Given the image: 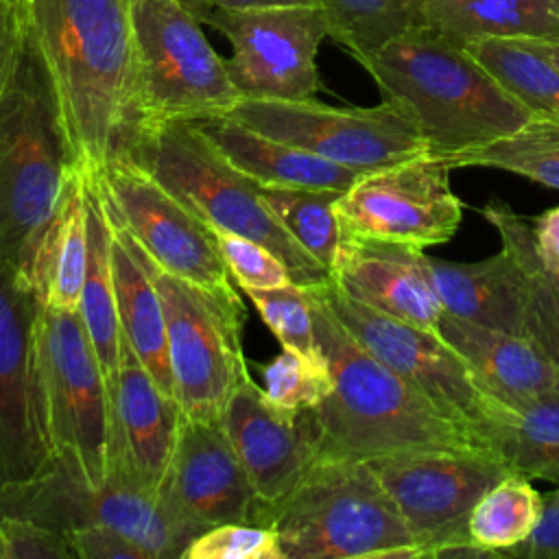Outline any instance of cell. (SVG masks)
Segmentation results:
<instances>
[{"label":"cell","mask_w":559,"mask_h":559,"mask_svg":"<svg viewBox=\"0 0 559 559\" xmlns=\"http://www.w3.org/2000/svg\"><path fill=\"white\" fill-rule=\"evenodd\" d=\"M74 166L96 173L142 127L131 0H20Z\"/></svg>","instance_id":"cell-1"},{"label":"cell","mask_w":559,"mask_h":559,"mask_svg":"<svg viewBox=\"0 0 559 559\" xmlns=\"http://www.w3.org/2000/svg\"><path fill=\"white\" fill-rule=\"evenodd\" d=\"M306 290L314 310L317 343L332 373L330 395L310 411L319 456L373 461L428 450H489L472 428L369 354L328 306Z\"/></svg>","instance_id":"cell-2"},{"label":"cell","mask_w":559,"mask_h":559,"mask_svg":"<svg viewBox=\"0 0 559 559\" xmlns=\"http://www.w3.org/2000/svg\"><path fill=\"white\" fill-rule=\"evenodd\" d=\"M432 155L489 144L533 114L459 41L421 24L358 59Z\"/></svg>","instance_id":"cell-3"},{"label":"cell","mask_w":559,"mask_h":559,"mask_svg":"<svg viewBox=\"0 0 559 559\" xmlns=\"http://www.w3.org/2000/svg\"><path fill=\"white\" fill-rule=\"evenodd\" d=\"M255 524L277 533L282 559H417L413 535L369 461L314 456Z\"/></svg>","instance_id":"cell-4"},{"label":"cell","mask_w":559,"mask_h":559,"mask_svg":"<svg viewBox=\"0 0 559 559\" xmlns=\"http://www.w3.org/2000/svg\"><path fill=\"white\" fill-rule=\"evenodd\" d=\"M72 166L50 74L24 13L0 111V255L24 277Z\"/></svg>","instance_id":"cell-5"},{"label":"cell","mask_w":559,"mask_h":559,"mask_svg":"<svg viewBox=\"0 0 559 559\" xmlns=\"http://www.w3.org/2000/svg\"><path fill=\"white\" fill-rule=\"evenodd\" d=\"M120 157L153 175L210 229H227L266 245L282 258L293 284L310 288L332 280L277 221L262 186L227 162L194 122L146 124Z\"/></svg>","instance_id":"cell-6"},{"label":"cell","mask_w":559,"mask_h":559,"mask_svg":"<svg viewBox=\"0 0 559 559\" xmlns=\"http://www.w3.org/2000/svg\"><path fill=\"white\" fill-rule=\"evenodd\" d=\"M201 24L188 0H131L142 127L227 116L240 100Z\"/></svg>","instance_id":"cell-7"},{"label":"cell","mask_w":559,"mask_h":559,"mask_svg":"<svg viewBox=\"0 0 559 559\" xmlns=\"http://www.w3.org/2000/svg\"><path fill=\"white\" fill-rule=\"evenodd\" d=\"M124 234L151 273L164 306L173 397L186 417L218 421L231 389L249 373L242 352V299L238 293H216L168 273L127 229Z\"/></svg>","instance_id":"cell-8"},{"label":"cell","mask_w":559,"mask_h":559,"mask_svg":"<svg viewBox=\"0 0 559 559\" xmlns=\"http://www.w3.org/2000/svg\"><path fill=\"white\" fill-rule=\"evenodd\" d=\"M310 290L380 362L472 428L493 450L511 406L493 395L472 367L437 334L397 321L345 293L334 280Z\"/></svg>","instance_id":"cell-9"},{"label":"cell","mask_w":559,"mask_h":559,"mask_svg":"<svg viewBox=\"0 0 559 559\" xmlns=\"http://www.w3.org/2000/svg\"><path fill=\"white\" fill-rule=\"evenodd\" d=\"M0 515L24 518L63 535L83 526H111L146 548L153 559H181L199 535L159 496L114 480L92 485L68 454H55L50 465L28 480L0 487Z\"/></svg>","instance_id":"cell-10"},{"label":"cell","mask_w":559,"mask_h":559,"mask_svg":"<svg viewBox=\"0 0 559 559\" xmlns=\"http://www.w3.org/2000/svg\"><path fill=\"white\" fill-rule=\"evenodd\" d=\"M39 386L55 454L72 456L92 485L107 483L109 389L79 310H37Z\"/></svg>","instance_id":"cell-11"},{"label":"cell","mask_w":559,"mask_h":559,"mask_svg":"<svg viewBox=\"0 0 559 559\" xmlns=\"http://www.w3.org/2000/svg\"><path fill=\"white\" fill-rule=\"evenodd\" d=\"M402 513L417 559L478 557L467 520L478 498L509 465L491 450H428L369 461Z\"/></svg>","instance_id":"cell-12"},{"label":"cell","mask_w":559,"mask_h":559,"mask_svg":"<svg viewBox=\"0 0 559 559\" xmlns=\"http://www.w3.org/2000/svg\"><path fill=\"white\" fill-rule=\"evenodd\" d=\"M227 116L360 173L428 153L413 122L384 100L376 107H332L317 98H240Z\"/></svg>","instance_id":"cell-13"},{"label":"cell","mask_w":559,"mask_h":559,"mask_svg":"<svg viewBox=\"0 0 559 559\" xmlns=\"http://www.w3.org/2000/svg\"><path fill=\"white\" fill-rule=\"evenodd\" d=\"M203 24L221 31L231 44L225 59L240 98H314L321 79L317 52L330 35L319 4L262 9H192Z\"/></svg>","instance_id":"cell-14"},{"label":"cell","mask_w":559,"mask_h":559,"mask_svg":"<svg viewBox=\"0 0 559 559\" xmlns=\"http://www.w3.org/2000/svg\"><path fill=\"white\" fill-rule=\"evenodd\" d=\"M450 173L452 168L432 153L362 173L336 199L343 231L421 251L448 242L463 218Z\"/></svg>","instance_id":"cell-15"},{"label":"cell","mask_w":559,"mask_h":559,"mask_svg":"<svg viewBox=\"0 0 559 559\" xmlns=\"http://www.w3.org/2000/svg\"><path fill=\"white\" fill-rule=\"evenodd\" d=\"M92 175L111 214L168 273L216 293H238L214 231L138 164L116 157Z\"/></svg>","instance_id":"cell-16"},{"label":"cell","mask_w":559,"mask_h":559,"mask_svg":"<svg viewBox=\"0 0 559 559\" xmlns=\"http://www.w3.org/2000/svg\"><path fill=\"white\" fill-rule=\"evenodd\" d=\"M37 310L24 273L0 255V487L37 476L55 459L39 386Z\"/></svg>","instance_id":"cell-17"},{"label":"cell","mask_w":559,"mask_h":559,"mask_svg":"<svg viewBox=\"0 0 559 559\" xmlns=\"http://www.w3.org/2000/svg\"><path fill=\"white\" fill-rule=\"evenodd\" d=\"M109 389L107 480L159 496L173 459L181 408L146 371L120 332L118 369Z\"/></svg>","instance_id":"cell-18"},{"label":"cell","mask_w":559,"mask_h":559,"mask_svg":"<svg viewBox=\"0 0 559 559\" xmlns=\"http://www.w3.org/2000/svg\"><path fill=\"white\" fill-rule=\"evenodd\" d=\"M159 498L197 533L227 522H255L258 498L218 421L181 417Z\"/></svg>","instance_id":"cell-19"},{"label":"cell","mask_w":559,"mask_h":559,"mask_svg":"<svg viewBox=\"0 0 559 559\" xmlns=\"http://www.w3.org/2000/svg\"><path fill=\"white\" fill-rule=\"evenodd\" d=\"M218 424L249 476L258 509L282 500L317 456L310 411L275 406L249 373L231 389Z\"/></svg>","instance_id":"cell-20"},{"label":"cell","mask_w":559,"mask_h":559,"mask_svg":"<svg viewBox=\"0 0 559 559\" xmlns=\"http://www.w3.org/2000/svg\"><path fill=\"white\" fill-rule=\"evenodd\" d=\"M332 280L358 301L415 328L435 332L443 317L421 249L345 234Z\"/></svg>","instance_id":"cell-21"},{"label":"cell","mask_w":559,"mask_h":559,"mask_svg":"<svg viewBox=\"0 0 559 559\" xmlns=\"http://www.w3.org/2000/svg\"><path fill=\"white\" fill-rule=\"evenodd\" d=\"M509 406L559 391L557 365L524 334L476 325L443 312L435 330Z\"/></svg>","instance_id":"cell-22"},{"label":"cell","mask_w":559,"mask_h":559,"mask_svg":"<svg viewBox=\"0 0 559 559\" xmlns=\"http://www.w3.org/2000/svg\"><path fill=\"white\" fill-rule=\"evenodd\" d=\"M199 131L262 188H314L345 192L362 173L306 148L264 135L229 116L194 122Z\"/></svg>","instance_id":"cell-23"},{"label":"cell","mask_w":559,"mask_h":559,"mask_svg":"<svg viewBox=\"0 0 559 559\" xmlns=\"http://www.w3.org/2000/svg\"><path fill=\"white\" fill-rule=\"evenodd\" d=\"M87 264L85 175L68 170L57 207L48 218L33 253L26 280L37 301L55 310H79Z\"/></svg>","instance_id":"cell-24"},{"label":"cell","mask_w":559,"mask_h":559,"mask_svg":"<svg viewBox=\"0 0 559 559\" xmlns=\"http://www.w3.org/2000/svg\"><path fill=\"white\" fill-rule=\"evenodd\" d=\"M426 262L443 312L522 334V273L504 247L480 262H448L430 255Z\"/></svg>","instance_id":"cell-25"},{"label":"cell","mask_w":559,"mask_h":559,"mask_svg":"<svg viewBox=\"0 0 559 559\" xmlns=\"http://www.w3.org/2000/svg\"><path fill=\"white\" fill-rule=\"evenodd\" d=\"M105 201V199H103ZM107 207V203H105ZM111 225V269L116 286V304L120 332L131 343L133 352L155 378V382L173 395V373L168 362V336L164 306L157 286L144 262L131 247L124 229L109 212Z\"/></svg>","instance_id":"cell-26"},{"label":"cell","mask_w":559,"mask_h":559,"mask_svg":"<svg viewBox=\"0 0 559 559\" xmlns=\"http://www.w3.org/2000/svg\"><path fill=\"white\" fill-rule=\"evenodd\" d=\"M424 24L469 44L476 39H559V0H419Z\"/></svg>","instance_id":"cell-27"},{"label":"cell","mask_w":559,"mask_h":559,"mask_svg":"<svg viewBox=\"0 0 559 559\" xmlns=\"http://www.w3.org/2000/svg\"><path fill=\"white\" fill-rule=\"evenodd\" d=\"M83 175L87 207V264L79 314L98 356L105 382L109 384L120 356V319L111 269V225L92 175Z\"/></svg>","instance_id":"cell-28"},{"label":"cell","mask_w":559,"mask_h":559,"mask_svg":"<svg viewBox=\"0 0 559 559\" xmlns=\"http://www.w3.org/2000/svg\"><path fill=\"white\" fill-rule=\"evenodd\" d=\"M480 214L500 236L522 273V334L531 338L559 369V286L542 264L531 221L511 210L509 203L491 199Z\"/></svg>","instance_id":"cell-29"},{"label":"cell","mask_w":559,"mask_h":559,"mask_svg":"<svg viewBox=\"0 0 559 559\" xmlns=\"http://www.w3.org/2000/svg\"><path fill=\"white\" fill-rule=\"evenodd\" d=\"M493 452L513 474L559 487V391L511 406L493 439Z\"/></svg>","instance_id":"cell-30"},{"label":"cell","mask_w":559,"mask_h":559,"mask_svg":"<svg viewBox=\"0 0 559 559\" xmlns=\"http://www.w3.org/2000/svg\"><path fill=\"white\" fill-rule=\"evenodd\" d=\"M544 493L533 480L507 474L474 504L467 520V537L478 557H504L524 544L542 515Z\"/></svg>","instance_id":"cell-31"},{"label":"cell","mask_w":559,"mask_h":559,"mask_svg":"<svg viewBox=\"0 0 559 559\" xmlns=\"http://www.w3.org/2000/svg\"><path fill=\"white\" fill-rule=\"evenodd\" d=\"M454 168H498L559 190V120L533 116L526 124L489 144L439 155Z\"/></svg>","instance_id":"cell-32"},{"label":"cell","mask_w":559,"mask_h":559,"mask_svg":"<svg viewBox=\"0 0 559 559\" xmlns=\"http://www.w3.org/2000/svg\"><path fill=\"white\" fill-rule=\"evenodd\" d=\"M465 48L533 116L559 120V68L526 39H476Z\"/></svg>","instance_id":"cell-33"},{"label":"cell","mask_w":559,"mask_h":559,"mask_svg":"<svg viewBox=\"0 0 559 559\" xmlns=\"http://www.w3.org/2000/svg\"><path fill=\"white\" fill-rule=\"evenodd\" d=\"M262 194L290 238L334 275L345 240L336 214V199L341 192L314 188H262Z\"/></svg>","instance_id":"cell-34"},{"label":"cell","mask_w":559,"mask_h":559,"mask_svg":"<svg viewBox=\"0 0 559 559\" xmlns=\"http://www.w3.org/2000/svg\"><path fill=\"white\" fill-rule=\"evenodd\" d=\"M319 7L328 20V37L356 61L424 24L419 0H319Z\"/></svg>","instance_id":"cell-35"},{"label":"cell","mask_w":559,"mask_h":559,"mask_svg":"<svg viewBox=\"0 0 559 559\" xmlns=\"http://www.w3.org/2000/svg\"><path fill=\"white\" fill-rule=\"evenodd\" d=\"M262 391L284 411H312L332 391V373L325 356H306L297 349L282 347V352L262 367Z\"/></svg>","instance_id":"cell-36"},{"label":"cell","mask_w":559,"mask_h":559,"mask_svg":"<svg viewBox=\"0 0 559 559\" xmlns=\"http://www.w3.org/2000/svg\"><path fill=\"white\" fill-rule=\"evenodd\" d=\"M242 293L251 299L260 319L282 347L297 349L306 356H321L314 332V310L304 286L290 282L277 288H247Z\"/></svg>","instance_id":"cell-37"},{"label":"cell","mask_w":559,"mask_h":559,"mask_svg":"<svg viewBox=\"0 0 559 559\" xmlns=\"http://www.w3.org/2000/svg\"><path fill=\"white\" fill-rule=\"evenodd\" d=\"M181 559H282V550L271 526L227 522L192 537Z\"/></svg>","instance_id":"cell-38"},{"label":"cell","mask_w":559,"mask_h":559,"mask_svg":"<svg viewBox=\"0 0 559 559\" xmlns=\"http://www.w3.org/2000/svg\"><path fill=\"white\" fill-rule=\"evenodd\" d=\"M212 231L236 286H240L242 290L277 288L293 282L282 258L273 253L266 245L227 229Z\"/></svg>","instance_id":"cell-39"},{"label":"cell","mask_w":559,"mask_h":559,"mask_svg":"<svg viewBox=\"0 0 559 559\" xmlns=\"http://www.w3.org/2000/svg\"><path fill=\"white\" fill-rule=\"evenodd\" d=\"M0 559H74L68 537L37 522L0 515Z\"/></svg>","instance_id":"cell-40"},{"label":"cell","mask_w":559,"mask_h":559,"mask_svg":"<svg viewBox=\"0 0 559 559\" xmlns=\"http://www.w3.org/2000/svg\"><path fill=\"white\" fill-rule=\"evenodd\" d=\"M66 537L74 559H153L146 548L111 526H83Z\"/></svg>","instance_id":"cell-41"},{"label":"cell","mask_w":559,"mask_h":559,"mask_svg":"<svg viewBox=\"0 0 559 559\" xmlns=\"http://www.w3.org/2000/svg\"><path fill=\"white\" fill-rule=\"evenodd\" d=\"M509 559H559V487L544 493L542 515L531 537L515 546Z\"/></svg>","instance_id":"cell-42"},{"label":"cell","mask_w":559,"mask_h":559,"mask_svg":"<svg viewBox=\"0 0 559 559\" xmlns=\"http://www.w3.org/2000/svg\"><path fill=\"white\" fill-rule=\"evenodd\" d=\"M22 28H24L22 2L0 0V111H2L4 94L15 68Z\"/></svg>","instance_id":"cell-43"},{"label":"cell","mask_w":559,"mask_h":559,"mask_svg":"<svg viewBox=\"0 0 559 559\" xmlns=\"http://www.w3.org/2000/svg\"><path fill=\"white\" fill-rule=\"evenodd\" d=\"M535 249L548 271H559V205L531 218Z\"/></svg>","instance_id":"cell-44"},{"label":"cell","mask_w":559,"mask_h":559,"mask_svg":"<svg viewBox=\"0 0 559 559\" xmlns=\"http://www.w3.org/2000/svg\"><path fill=\"white\" fill-rule=\"evenodd\" d=\"M192 9H262V7H286V4H319V0H194L188 2Z\"/></svg>","instance_id":"cell-45"},{"label":"cell","mask_w":559,"mask_h":559,"mask_svg":"<svg viewBox=\"0 0 559 559\" xmlns=\"http://www.w3.org/2000/svg\"><path fill=\"white\" fill-rule=\"evenodd\" d=\"M526 41L559 68V39H526Z\"/></svg>","instance_id":"cell-46"},{"label":"cell","mask_w":559,"mask_h":559,"mask_svg":"<svg viewBox=\"0 0 559 559\" xmlns=\"http://www.w3.org/2000/svg\"><path fill=\"white\" fill-rule=\"evenodd\" d=\"M550 273V277H552V282L559 286V271H548Z\"/></svg>","instance_id":"cell-47"},{"label":"cell","mask_w":559,"mask_h":559,"mask_svg":"<svg viewBox=\"0 0 559 559\" xmlns=\"http://www.w3.org/2000/svg\"><path fill=\"white\" fill-rule=\"evenodd\" d=\"M9 2H20V0H9Z\"/></svg>","instance_id":"cell-48"},{"label":"cell","mask_w":559,"mask_h":559,"mask_svg":"<svg viewBox=\"0 0 559 559\" xmlns=\"http://www.w3.org/2000/svg\"><path fill=\"white\" fill-rule=\"evenodd\" d=\"M188 2H194V0H188Z\"/></svg>","instance_id":"cell-49"}]
</instances>
